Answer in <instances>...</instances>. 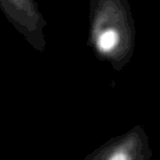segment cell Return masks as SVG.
<instances>
[{"label": "cell", "instance_id": "obj_1", "mask_svg": "<svg viewBox=\"0 0 160 160\" xmlns=\"http://www.w3.org/2000/svg\"><path fill=\"white\" fill-rule=\"evenodd\" d=\"M117 40H118V36H117L116 32L110 30V31L103 33L100 36V38H98V45L101 51L107 52V51H110L112 48H113L116 45Z\"/></svg>", "mask_w": 160, "mask_h": 160}, {"label": "cell", "instance_id": "obj_2", "mask_svg": "<svg viewBox=\"0 0 160 160\" xmlns=\"http://www.w3.org/2000/svg\"><path fill=\"white\" fill-rule=\"evenodd\" d=\"M109 160H128V158L123 152H116L109 158Z\"/></svg>", "mask_w": 160, "mask_h": 160}]
</instances>
